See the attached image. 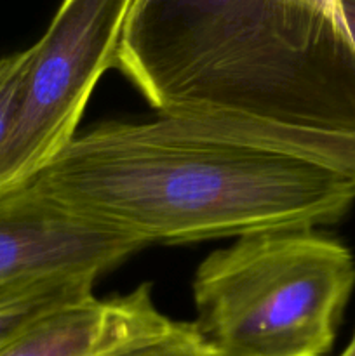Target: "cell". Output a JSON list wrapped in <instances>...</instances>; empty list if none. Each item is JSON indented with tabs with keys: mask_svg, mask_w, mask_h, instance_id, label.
<instances>
[{
	"mask_svg": "<svg viewBox=\"0 0 355 356\" xmlns=\"http://www.w3.org/2000/svg\"><path fill=\"white\" fill-rule=\"evenodd\" d=\"M31 177L65 207L145 245L317 229L355 204V163L345 156L180 115L87 129Z\"/></svg>",
	"mask_w": 355,
	"mask_h": 356,
	"instance_id": "cell-1",
	"label": "cell"
},
{
	"mask_svg": "<svg viewBox=\"0 0 355 356\" xmlns=\"http://www.w3.org/2000/svg\"><path fill=\"white\" fill-rule=\"evenodd\" d=\"M113 70L157 115L265 129L355 163V45L336 0H131Z\"/></svg>",
	"mask_w": 355,
	"mask_h": 356,
	"instance_id": "cell-2",
	"label": "cell"
},
{
	"mask_svg": "<svg viewBox=\"0 0 355 356\" xmlns=\"http://www.w3.org/2000/svg\"><path fill=\"white\" fill-rule=\"evenodd\" d=\"M355 287V259L315 229L240 236L194 278L195 329L219 356H326Z\"/></svg>",
	"mask_w": 355,
	"mask_h": 356,
	"instance_id": "cell-3",
	"label": "cell"
},
{
	"mask_svg": "<svg viewBox=\"0 0 355 356\" xmlns=\"http://www.w3.org/2000/svg\"><path fill=\"white\" fill-rule=\"evenodd\" d=\"M131 0H66L31 45L0 186L30 179L77 136L86 104L115 52Z\"/></svg>",
	"mask_w": 355,
	"mask_h": 356,
	"instance_id": "cell-4",
	"label": "cell"
},
{
	"mask_svg": "<svg viewBox=\"0 0 355 356\" xmlns=\"http://www.w3.org/2000/svg\"><path fill=\"white\" fill-rule=\"evenodd\" d=\"M146 247L79 216L33 177L0 186V289L59 278H94Z\"/></svg>",
	"mask_w": 355,
	"mask_h": 356,
	"instance_id": "cell-5",
	"label": "cell"
},
{
	"mask_svg": "<svg viewBox=\"0 0 355 356\" xmlns=\"http://www.w3.org/2000/svg\"><path fill=\"white\" fill-rule=\"evenodd\" d=\"M171 323L157 309L152 285L125 296H89L45 313L0 348V356H97Z\"/></svg>",
	"mask_w": 355,
	"mask_h": 356,
	"instance_id": "cell-6",
	"label": "cell"
},
{
	"mask_svg": "<svg viewBox=\"0 0 355 356\" xmlns=\"http://www.w3.org/2000/svg\"><path fill=\"white\" fill-rule=\"evenodd\" d=\"M94 278H59L0 289V348L45 313L93 296Z\"/></svg>",
	"mask_w": 355,
	"mask_h": 356,
	"instance_id": "cell-7",
	"label": "cell"
},
{
	"mask_svg": "<svg viewBox=\"0 0 355 356\" xmlns=\"http://www.w3.org/2000/svg\"><path fill=\"white\" fill-rule=\"evenodd\" d=\"M97 356H219L194 323L171 322L164 329L117 344Z\"/></svg>",
	"mask_w": 355,
	"mask_h": 356,
	"instance_id": "cell-8",
	"label": "cell"
},
{
	"mask_svg": "<svg viewBox=\"0 0 355 356\" xmlns=\"http://www.w3.org/2000/svg\"><path fill=\"white\" fill-rule=\"evenodd\" d=\"M31 59V49L3 56L0 59V159L13 132L19 104L21 87Z\"/></svg>",
	"mask_w": 355,
	"mask_h": 356,
	"instance_id": "cell-9",
	"label": "cell"
},
{
	"mask_svg": "<svg viewBox=\"0 0 355 356\" xmlns=\"http://www.w3.org/2000/svg\"><path fill=\"white\" fill-rule=\"evenodd\" d=\"M338 13L355 45V0H336Z\"/></svg>",
	"mask_w": 355,
	"mask_h": 356,
	"instance_id": "cell-10",
	"label": "cell"
},
{
	"mask_svg": "<svg viewBox=\"0 0 355 356\" xmlns=\"http://www.w3.org/2000/svg\"><path fill=\"white\" fill-rule=\"evenodd\" d=\"M340 356H355V336H354V339L350 341V344L347 346V350H345Z\"/></svg>",
	"mask_w": 355,
	"mask_h": 356,
	"instance_id": "cell-11",
	"label": "cell"
}]
</instances>
